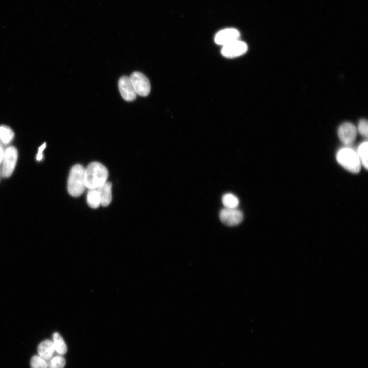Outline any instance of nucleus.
<instances>
[{
    "label": "nucleus",
    "mask_w": 368,
    "mask_h": 368,
    "mask_svg": "<svg viewBox=\"0 0 368 368\" xmlns=\"http://www.w3.org/2000/svg\"><path fill=\"white\" fill-rule=\"evenodd\" d=\"M118 86L121 95L126 101L130 102L136 98L137 94L129 77L123 76L120 78Z\"/></svg>",
    "instance_id": "8"
},
{
    "label": "nucleus",
    "mask_w": 368,
    "mask_h": 368,
    "mask_svg": "<svg viewBox=\"0 0 368 368\" xmlns=\"http://www.w3.org/2000/svg\"><path fill=\"white\" fill-rule=\"evenodd\" d=\"M48 362V368H64L66 360L61 355L53 356Z\"/></svg>",
    "instance_id": "18"
},
{
    "label": "nucleus",
    "mask_w": 368,
    "mask_h": 368,
    "mask_svg": "<svg viewBox=\"0 0 368 368\" xmlns=\"http://www.w3.org/2000/svg\"><path fill=\"white\" fill-rule=\"evenodd\" d=\"M85 182L88 189H97L107 182L109 172L101 163L94 162L85 169Z\"/></svg>",
    "instance_id": "1"
},
{
    "label": "nucleus",
    "mask_w": 368,
    "mask_h": 368,
    "mask_svg": "<svg viewBox=\"0 0 368 368\" xmlns=\"http://www.w3.org/2000/svg\"><path fill=\"white\" fill-rule=\"evenodd\" d=\"M357 129L350 122L344 123L338 129V136L342 143L349 145L353 143L357 135Z\"/></svg>",
    "instance_id": "9"
},
{
    "label": "nucleus",
    "mask_w": 368,
    "mask_h": 368,
    "mask_svg": "<svg viewBox=\"0 0 368 368\" xmlns=\"http://www.w3.org/2000/svg\"><path fill=\"white\" fill-rule=\"evenodd\" d=\"M133 87L137 95L147 96L150 93L151 87L148 79L142 73L134 72L130 77Z\"/></svg>",
    "instance_id": "4"
},
{
    "label": "nucleus",
    "mask_w": 368,
    "mask_h": 368,
    "mask_svg": "<svg viewBox=\"0 0 368 368\" xmlns=\"http://www.w3.org/2000/svg\"><path fill=\"white\" fill-rule=\"evenodd\" d=\"M358 131L359 133L365 137H367L368 125L365 119H361L358 123Z\"/></svg>",
    "instance_id": "20"
},
{
    "label": "nucleus",
    "mask_w": 368,
    "mask_h": 368,
    "mask_svg": "<svg viewBox=\"0 0 368 368\" xmlns=\"http://www.w3.org/2000/svg\"><path fill=\"white\" fill-rule=\"evenodd\" d=\"M53 343L56 351L59 355H64L67 352V345L62 336L58 333L53 336Z\"/></svg>",
    "instance_id": "13"
},
{
    "label": "nucleus",
    "mask_w": 368,
    "mask_h": 368,
    "mask_svg": "<svg viewBox=\"0 0 368 368\" xmlns=\"http://www.w3.org/2000/svg\"><path fill=\"white\" fill-rule=\"evenodd\" d=\"M337 160L342 167L352 173H358L360 170L361 164L358 155L351 148H345L339 150Z\"/></svg>",
    "instance_id": "3"
},
{
    "label": "nucleus",
    "mask_w": 368,
    "mask_h": 368,
    "mask_svg": "<svg viewBox=\"0 0 368 368\" xmlns=\"http://www.w3.org/2000/svg\"><path fill=\"white\" fill-rule=\"evenodd\" d=\"M367 147V142L365 141L362 142L359 145L358 148V152L357 153L361 165H362L366 170H367L368 168Z\"/></svg>",
    "instance_id": "16"
},
{
    "label": "nucleus",
    "mask_w": 368,
    "mask_h": 368,
    "mask_svg": "<svg viewBox=\"0 0 368 368\" xmlns=\"http://www.w3.org/2000/svg\"><path fill=\"white\" fill-rule=\"evenodd\" d=\"M96 189L99 194L101 206H108L112 200V183L107 182Z\"/></svg>",
    "instance_id": "11"
},
{
    "label": "nucleus",
    "mask_w": 368,
    "mask_h": 368,
    "mask_svg": "<svg viewBox=\"0 0 368 368\" xmlns=\"http://www.w3.org/2000/svg\"><path fill=\"white\" fill-rule=\"evenodd\" d=\"M5 152V151L4 150L3 146L1 144H0V163L3 161Z\"/></svg>",
    "instance_id": "22"
},
{
    "label": "nucleus",
    "mask_w": 368,
    "mask_h": 368,
    "mask_svg": "<svg viewBox=\"0 0 368 368\" xmlns=\"http://www.w3.org/2000/svg\"><path fill=\"white\" fill-rule=\"evenodd\" d=\"M87 199L88 205L93 209L101 205L99 194L96 189H89Z\"/></svg>",
    "instance_id": "14"
},
{
    "label": "nucleus",
    "mask_w": 368,
    "mask_h": 368,
    "mask_svg": "<svg viewBox=\"0 0 368 368\" xmlns=\"http://www.w3.org/2000/svg\"><path fill=\"white\" fill-rule=\"evenodd\" d=\"M224 205L227 208H236L239 204L238 198L232 193L225 194L222 198Z\"/></svg>",
    "instance_id": "17"
},
{
    "label": "nucleus",
    "mask_w": 368,
    "mask_h": 368,
    "mask_svg": "<svg viewBox=\"0 0 368 368\" xmlns=\"http://www.w3.org/2000/svg\"><path fill=\"white\" fill-rule=\"evenodd\" d=\"M221 221L229 226H236L240 224L243 219V215L241 211L236 208H225L220 214Z\"/></svg>",
    "instance_id": "7"
},
{
    "label": "nucleus",
    "mask_w": 368,
    "mask_h": 368,
    "mask_svg": "<svg viewBox=\"0 0 368 368\" xmlns=\"http://www.w3.org/2000/svg\"><path fill=\"white\" fill-rule=\"evenodd\" d=\"M14 133L13 130L6 126H0V141L4 144H9L14 139Z\"/></svg>",
    "instance_id": "15"
},
{
    "label": "nucleus",
    "mask_w": 368,
    "mask_h": 368,
    "mask_svg": "<svg viewBox=\"0 0 368 368\" xmlns=\"http://www.w3.org/2000/svg\"><path fill=\"white\" fill-rule=\"evenodd\" d=\"M240 35L238 30L228 28L219 32L216 34L215 40L218 45L224 46L239 39Z\"/></svg>",
    "instance_id": "10"
},
{
    "label": "nucleus",
    "mask_w": 368,
    "mask_h": 368,
    "mask_svg": "<svg viewBox=\"0 0 368 368\" xmlns=\"http://www.w3.org/2000/svg\"><path fill=\"white\" fill-rule=\"evenodd\" d=\"M247 50V44L238 39L223 46L221 52L225 58H234L244 55Z\"/></svg>",
    "instance_id": "6"
},
{
    "label": "nucleus",
    "mask_w": 368,
    "mask_h": 368,
    "mask_svg": "<svg viewBox=\"0 0 368 368\" xmlns=\"http://www.w3.org/2000/svg\"><path fill=\"white\" fill-rule=\"evenodd\" d=\"M37 351L39 356L47 361L49 360L55 352L53 342L47 340L41 342L38 346Z\"/></svg>",
    "instance_id": "12"
},
{
    "label": "nucleus",
    "mask_w": 368,
    "mask_h": 368,
    "mask_svg": "<svg viewBox=\"0 0 368 368\" xmlns=\"http://www.w3.org/2000/svg\"><path fill=\"white\" fill-rule=\"evenodd\" d=\"M18 156V151L15 147H9L5 151L2 171L4 177L9 178L11 176L15 169Z\"/></svg>",
    "instance_id": "5"
},
{
    "label": "nucleus",
    "mask_w": 368,
    "mask_h": 368,
    "mask_svg": "<svg viewBox=\"0 0 368 368\" xmlns=\"http://www.w3.org/2000/svg\"><path fill=\"white\" fill-rule=\"evenodd\" d=\"M46 147V143H44L42 146L39 147L38 149V152L36 156V160L37 161L42 160L43 157V152Z\"/></svg>",
    "instance_id": "21"
},
{
    "label": "nucleus",
    "mask_w": 368,
    "mask_h": 368,
    "mask_svg": "<svg viewBox=\"0 0 368 368\" xmlns=\"http://www.w3.org/2000/svg\"><path fill=\"white\" fill-rule=\"evenodd\" d=\"M31 368H48V362L39 355L33 356L30 361Z\"/></svg>",
    "instance_id": "19"
},
{
    "label": "nucleus",
    "mask_w": 368,
    "mask_h": 368,
    "mask_svg": "<svg viewBox=\"0 0 368 368\" xmlns=\"http://www.w3.org/2000/svg\"><path fill=\"white\" fill-rule=\"evenodd\" d=\"M85 168L80 165H75L71 169L67 189L69 193L74 197H78L84 193L86 188Z\"/></svg>",
    "instance_id": "2"
}]
</instances>
